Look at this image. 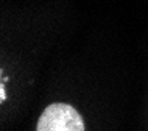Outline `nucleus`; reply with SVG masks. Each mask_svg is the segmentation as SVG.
Here are the masks:
<instances>
[{
    "instance_id": "1",
    "label": "nucleus",
    "mask_w": 148,
    "mask_h": 131,
    "mask_svg": "<svg viewBox=\"0 0 148 131\" xmlns=\"http://www.w3.org/2000/svg\"><path fill=\"white\" fill-rule=\"evenodd\" d=\"M36 131H86L81 114L66 103H53L44 109Z\"/></svg>"
}]
</instances>
